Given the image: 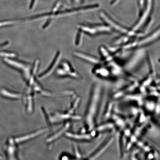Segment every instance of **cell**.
Masks as SVG:
<instances>
[{"instance_id":"obj_4","label":"cell","mask_w":160,"mask_h":160,"mask_svg":"<svg viewBox=\"0 0 160 160\" xmlns=\"http://www.w3.org/2000/svg\"><path fill=\"white\" fill-rule=\"evenodd\" d=\"M74 54L79 58L82 59L92 64H95L96 65H99L101 62V61L97 57L87 54L81 52H74Z\"/></svg>"},{"instance_id":"obj_6","label":"cell","mask_w":160,"mask_h":160,"mask_svg":"<svg viewBox=\"0 0 160 160\" xmlns=\"http://www.w3.org/2000/svg\"><path fill=\"white\" fill-rule=\"evenodd\" d=\"M46 129H44L40 130L38 131H36L32 133H30L29 134H27L26 135L21 136V137H17L15 139V142L17 143H19L21 142H23L27 141L30 140V139L34 138L41 134V133H44L46 131Z\"/></svg>"},{"instance_id":"obj_7","label":"cell","mask_w":160,"mask_h":160,"mask_svg":"<svg viewBox=\"0 0 160 160\" xmlns=\"http://www.w3.org/2000/svg\"><path fill=\"white\" fill-rule=\"evenodd\" d=\"M0 93L3 96L11 99H20L22 96L21 94L11 92L3 89L1 90Z\"/></svg>"},{"instance_id":"obj_3","label":"cell","mask_w":160,"mask_h":160,"mask_svg":"<svg viewBox=\"0 0 160 160\" xmlns=\"http://www.w3.org/2000/svg\"><path fill=\"white\" fill-rule=\"evenodd\" d=\"M159 27L151 33L137 41V47L146 46L157 40L159 37Z\"/></svg>"},{"instance_id":"obj_5","label":"cell","mask_w":160,"mask_h":160,"mask_svg":"<svg viewBox=\"0 0 160 160\" xmlns=\"http://www.w3.org/2000/svg\"><path fill=\"white\" fill-rule=\"evenodd\" d=\"M60 57H61V53H60V52H57L55 57L54 59L53 60L51 65L48 68V69H47L45 72L40 75L39 76V78L41 79H43L46 78L51 73L53 72L55 67L58 63V62L60 59Z\"/></svg>"},{"instance_id":"obj_11","label":"cell","mask_w":160,"mask_h":160,"mask_svg":"<svg viewBox=\"0 0 160 160\" xmlns=\"http://www.w3.org/2000/svg\"><path fill=\"white\" fill-rule=\"evenodd\" d=\"M82 31L78 29V32L77 34L76 37L75 44L76 45L79 46L81 44L82 39Z\"/></svg>"},{"instance_id":"obj_9","label":"cell","mask_w":160,"mask_h":160,"mask_svg":"<svg viewBox=\"0 0 160 160\" xmlns=\"http://www.w3.org/2000/svg\"><path fill=\"white\" fill-rule=\"evenodd\" d=\"M94 71L96 75L103 78H106L110 75V72L107 68L98 67L95 68Z\"/></svg>"},{"instance_id":"obj_8","label":"cell","mask_w":160,"mask_h":160,"mask_svg":"<svg viewBox=\"0 0 160 160\" xmlns=\"http://www.w3.org/2000/svg\"><path fill=\"white\" fill-rule=\"evenodd\" d=\"M9 142L10 145H8L7 148V155L9 157L11 158L12 157H15L16 151V148L15 146L14 145V140L12 138L9 139Z\"/></svg>"},{"instance_id":"obj_12","label":"cell","mask_w":160,"mask_h":160,"mask_svg":"<svg viewBox=\"0 0 160 160\" xmlns=\"http://www.w3.org/2000/svg\"><path fill=\"white\" fill-rule=\"evenodd\" d=\"M120 0H112L111 2V4L112 5H116Z\"/></svg>"},{"instance_id":"obj_2","label":"cell","mask_w":160,"mask_h":160,"mask_svg":"<svg viewBox=\"0 0 160 160\" xmlns=\"http://www.w3.org/2000/svg\"><path fill=\"white\" fill-rule=\"evenodd\" d=\"M99 16L106 25L112 30H115L116 32L124 35H128L129 30L114 21L105 12H100Z\"/></svg>"},{"instance_id":"obj_10","label":"cell","mask_w":160,"mask_h":160,"mask_svg":"<svg viewBox=\"0 0 160 160\" xmlns=\"http://www.w3.org/2000/svg\"><path fill=\"white\" fill-rule=\"evenodd\" d=\"M69 123H68H68L67 124H66V125L64 128L61 129V131L57 132V133H56V134H54V135H53L50 137L47 140V142H52L54 141L56 138H58V137H59V136L61 135H62L63 133L64 132H65L66 129L69 127Z\"/></svg>"},{"instance_id":"obj_13","label":"cell","mask_w":160,"mask_h":160,"mask_svg":"<svg viewBox=\"0 0 160 160\" xmlns=\"http://www.w3.org/2000/svg\"><path fill=\"white\" fill-rule=\"evenodd\" d=\"M1 158H2V157H1V156H0V159H1Z\"/></svg>"},{"instance_id":"obj_1","label":"cell","mask_w":160,"mask_h":160,"mask_svg":"<svg viewBox=\"0 0 160 160\" xmlns=\"http://www.w3.org/2000/svg\"><path fill=\"white\" fill-rule=\"evenodd\" d=\"M92 92L85 118V124L89 131L94 128L96 115L102 98V88L100 85L96 83Z\"/></svg>"}]
</instances>
